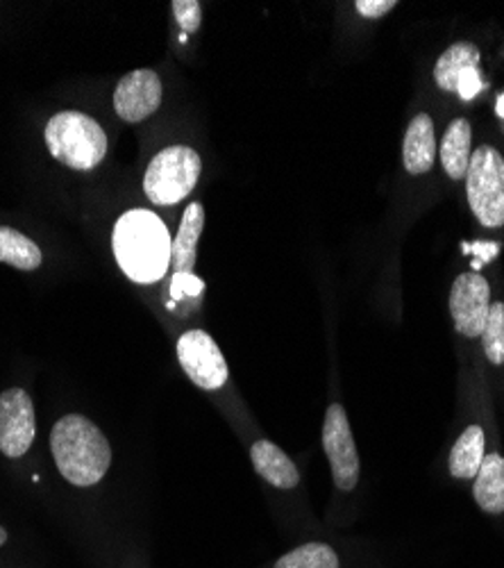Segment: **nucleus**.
Masks as SVG:
<instances>
[{"label":"nucleus","instance_id":"dca6fc26","mask_svg":"<svg viewBox=\"0 0 504 568\" xmlns=\"http://www.w3.org/2000/svg\"><path fill=\"white\" fill-rule=\"evenodd\" d=\"M484 462V430L480 425H471L456 439L450 453V473L460 480H475Z\"/></svg>","mask_w":504,"mask_h":568},{"label":"nucleus","instance_id":"423d86ee","mask_svg":"<svg viewBox=\"0 0 504 568\" xmlns=\"http://www.w3.org/2000/svg\"><path fill=\"white\" fill-rule=\"evenodd\" d=\"M177 359L192 383L205 392L220 389L230 377L220 348L203 329H189L177 339Z\"/></svg>","mask_w":504,"mask_h":568},{"label":"nucleus","instance_id":"b1692460","mask_svg":"<svg viewBox=\"0 0 504 568\" xmlns=\"http://www.w3.org/2000/svg\"><path fill=\"white\" fill-rule=\"evenodd\" d=\"M354 8L366 19H380L389 14L393 8H398V3L395 0H359Z\"/></svg>","mask_w":504,"mask_h":568},{"label":"nucleus","instance_id":"412c9836","mask_svg":"<svg viewBox=\"0 0 504 568\" xmlns=\"http://www.w3.org/2000/svg\"><path fill=\"white\" fill-rule=\"evenodd\" d=\"M173 14L179 28L185 32H196L203 21V8L196 0H175L173 3Z\"/></svg>","mask_w":504,"mask_h":568},{"label":"nucleus","instance_id":"f3484780","mask_svg":"<svg viewBox=\"0 0 504 568\" xmlns=\"http://www.w3.org/2000/svg\"><path fill=\"white\" fill-rule=\"evenodd\" d=\"M469 69H480V49L469 41L452 43L436 62L434 80L443 91H456L460 75Z\"/></svg>","mask_w":504,"mask_h":568},{"label":"nucleus","instance_id":"ddd939ff","mask_svg":"<svg viewBox=\"0 0 504 568\" xmlns=\"http://www.w3.org/2000/svg\"><path fill=\"white\" fill-rule=\"evenodd\" d=\"M203 227H205V210L200 203H192L179 221V230L171 248V268L175 273H194Z\"/></svg>","mask_w":504,"mask_h":568},{"label":"nucleus","instance_id":"f8f14e48","mask_svg":"<svg viewBox=\"0 0 504 568\" xmlns=\"http://www.w3.org/2000/svg\"><path fill=\"white\" fill-rule=\"evenodd\" d=\"M250 459L255 470L272 487L294 489L300 483V473L289 455L266 439L253 444Z\"/></svg>","mask_w":504,"mask_h":568},{"label":"nucleus","instance_id":"6e6552de","mask_svg":"<svg viewBox=\"0 0 504 568\" xmlns=\"http://www.w3.org/2000/svg\"><path fill=\"white\" fill-rule=\"evenodd\" d=\"M323 446L332 466L335 485L341 491H352L359 483V455L350 423L341 405H330L323 425Z\"/></svg>","mask_w":504,"mask_h":568},{"label":"nucleus","instance_id":"9b49d317","mask_svg":"<svg viewBox=\"0 0 504 568\" xmlns=\"http://www.w3.org/2000/svg\"><path fill=\"white\" fill-rule=\"evenodd\" d=\"M434 158H436L434 123L428 114H419L411 119L404 134V146H402L404 169L411 175H423L434 166Z\"/></svg>","mask_w":504,"mask_h":568},{"label":"nucleus","instance_id":"6ab92c4d","mask_svg":"<svg viewBox=\"0 0 504 568\" xmlns=\"http://www.w3.org/2000/svg\"><path fill=\"white\" fill-rule=\"evenodd\" d=\"M275 568H339V557L328 544H305L275 561Z\"/></svg>","mask_w":504,"mask_h":568},{"label":"nucleus","instance_id":"9d476101","mask_svg":"<svg viewBox=\"0 0 504 568\" xmlns=\"http://www.w3.org/2000/svg\"><path fill=\"white\" fill-rule=\"evenodd\" d=\"M162 105V80L151 69L132 71L119 80L114 91V110L127 123L153 116Z\"/></svg>","mask_w":504,"mask_h":568},{"label":"nucleus","instance_id":"7ed1b4c3","mask_svg":"<svg viewBox=\"0 0 504 568\" xmlns=\"http://www.w3.org/2000/svg\"><path fill=\"white\" fill-rule=\"evenodd\" d=\"M45 146L64 166L91 171L107 155V134L86 114L60 112L45 125Z\"/></svg>","mask_w":504,"mask_h":568},{"label":"nucleus","instance_id":"a878e982","mask_svg":"<svg viewBox=\"0 0 504 568\" xmlns=\"http://www.w3.org/2000/svg\"><path fill=\"white\" fill-rule=\"evenodd\" d=\"M495 110H497V116L504 119V93L497 99V108H495Z\"/></svg>","mask_w":504,"mask_h":568},{"label":"nucleus","instance_id":"bb28decb","mask_svg":"<svg viewBox=\"0 0 504 568\" xmlns=\"http://www.w3.org/2000/svg\"><path fill=\"white\" fill-rule=\"evenodd\" d=\"M8 541V532H6V528L0 526V546H3Z\"/></svg>","mask_w":504,"mask_h":568},{"label":"nucleus","instance_id":"5701e85b","mask_svg":"<svg viewBox=\"0 0 504 568\" xmlns=\"http://www.w3.org/2000/svg\"><path fill=\"white\" fill-rule=\"evenodd\" d=\"M482 87H484V80H482L480 69H469L460 75V82H456V93H460L464 101H471L482 91Z\"/></svg>","mask_w":504,"mask_h":568},{"label":"nucleus","instance_id":"4468645a","mask_svg":"<svg viewBox=\"0 0 504 568\" xmlns=\"http://www.w3.org/2000/svg\"><path fill=\"white\" fill-rule=\"evenodd\" d=\"M471 146H473V130L466 119H456L448 125L443 144H441V162L445 173L452 180H464L471 166Z\"/></svg>","mask_w":504,"mask_h":568},{"label":"nucleus","instance_id":"a211bd4d","mask_svg":"<svg viewBox=\"0 0 504 568\" xmlns=\"http://www.w3.org/2000/svg\"><path fill=\"white\" fill-rule=\"evenodd\" d=\"M0 262L21 271H34L41 266V251L19 230L0 225Z\"/></svg>","mask_w":504,"mask_h":568},{"label":"nucleus","instance_id":"f03ea898","mask_svg":"<svg viewBox=\"0 0 504 568\" xmlns=\"http://www.w3.org/2000/svg\"><path fill=\"white\" fill-rule=\"evenodd\" d=\"M51 450L58 468L75 487L99 485L112 464V448L94 420L80 414L62 416L53 425Z\"/></svg>","mask_w":504,"mask_h":568},{"label":"nucleus","instance_id":"393cba45","mask_svg":"<svg viewBox=\"0 0 504 568\" xmlns=\"http://www.w3.org/2000/svg\"><path fill=\"white\" fill-rule=\"evenodd\" d=\"M464 251H471V253L480 255V260L475 262V268H477L480 264H484V262H491V260L497 255V251H500V248H497V244H493V242H488V244H486V242H480V244H475V246H471V248L466 246Z\"/></svg>","mask_w":504,"mask_h":568},{"label":"nucleus","instance_id":"1a4fd4ad","mask_svg":"<svg viewBox=\"0 0 504 568\" xmlns=\"http://www.w3.org/2000/svg\"><path fill=\"white\" fill-rule=\"evenodd\" d=\"M37 435L34 405L25 389H8L0 394V453L6 457H23Z\"/></svg>","mask_w":504,"mask_h":568},{"label":"nucleus","instance_id":"f257e3e1","mask_svg":"<svg viewBox=\"0 0 504 568\" xmlns=\"http://www.w3.org/2000/svg\"><path fill=\"white\" fill-rule=\"evenodd\" d=\"M121 271L140 284H153L171 268V234L164 221L148 210L125 212L112 234Z\"/></svg>","mask_w":504,"mask_h":568},{"label":"nucleus","instance_id":"aec40b11","mask_svg":"<svg viewBox=\"0 0 504 568\" xmlns=\"http://www.w3.org/2000/svg\"><path fill=\"white\" fill-rule=\"evenodd\" d=\"M484 353L491 364H504V303H491L486 325L482 333Z\"/></svg>","mask_w":504,"mask_h":568},{"label":"nucleus","instance_id":"20e7f679","mask_svg":"<svg viewBox=\"0 0 504 568\" xmlns=\"http://www.w3.org/2000/svg\"><path fill=\"white\" fill-rule=\"evenodd\" d=\"M203 171L200 155L189 146H171L153 158L144 175V192L155 205H175L187 199Z\"/></svg>","mask_w":504,"mask_h":568},{"label":"nucleus","instance_id":"2eb2a0df","mask_svg":"<svg viewBox=\"0 0 504 568\" xmlns=\"http://www.w3.org/2000/svg\"><path fill=\"white\" fill-rule=\"evenodd\" d=\"M473 494L486 514L497 516L504 511V459L497 453L484 455Z\"/></svg>","mask_w":504,"mask_h":568},{"label":"nucleus","instance_id":"39448f33","mask_svg":"<svg viewBox=\"0 0 504 568\" xmlns=\"http://www.w3.org/2000/svg\"><path fill=\"white\" fill-rule=\"evenodd\" d=\"M469 203L486 227L504 225V160L491 146H480L466 173Z\"/></svg>","mask_w":504,"mask_h":568},{"label":"nucleus","instance_id":"4be33fe9","mask_svg":"<svg viewBox=\"0 0 504 568\" xmlns=\"http://www.w3.org/2000/svg\"><path fill=\"white\" fill-rule=\"evenodd\" d=\"M205 290V284L200 277H196L194 273H175L173 275V282H171V296L175 301H182V298H194V296H200Z\"/></svg>","mask_w":504,"mask_h":568},{"label":"nucleus","instance_id":"0eeeda50","mask_svg":"<svg viewBox=\"0 0 504 568\" xmlns=\"http://www.w3.org/2000/svg\"><path fill=\"white\" fill-rule=\"evenodd\" d=\"M491 307L488 280L480 273H462L450 290V314L456 333L464 337H482Z\"/></svg>","mask_w":504,"mask_h":568}]
</instances>
